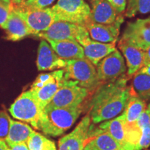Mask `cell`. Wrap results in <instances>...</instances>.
Masks as SVG:
<instances>
[{
  "label": "cell",
  "instance_id": "obj_7",
  "mask_svg": "<svg viewBox=\"0 0 150 150\" xmlns=\"http://www.w3.org/2000/svg\"><path fill=\"white\" fill-rule=\"evenodd\" d=\"M13 9L23 19L33 35L38 34L48 29L54 22V14L51 8L42 9L31 8L20 4L16 6H13Z\"/></svg>",
  "mask_w": 150,
  "mask_h": 150
},
{
  "label": "cell",
  "instance_id": "obj_19",
  "mask_svg": "<svg viewBox=\"0 0 150 150\" xmlns=\"http://www.w3.org/2000/svg\"><path fill=\"white\" fill-rule=\"evenodd\" d=\"M117 13L106 0H100L92 5L88 22L110 24L115 22Z\"/></svg>",
  "mask_w": 150,
  "mask_h": 150
},
{
  "label": "cell",
  "instance_id": "obj_18",
  "mask_svg": "<svg viewBox=\"0 0 150 150\" xmlns=\"http://www.w3.org/2000/svg\"><path fill=\"white\" fill-rule=\"evenodd\" d=\"M118 47L126 59L128 67L127 74L129 76H133L142 66L144 51L122 40L118 42Z\"/></svg>",
  "mask_w": 150,
  "mask_h": 150
},
{
  "label": "cell",
  "instance_id": "obj_20",
  "mask_svg": "<svg viewBox=\"0 0 150 150\" xmlns=\"http://www.w3.org/2000/svg\"><path fill=\"white\" fill-rule=\"evenodd\" d=\"M33 131L34 130L27 124L11 120L10 128L5 141L8 147L22 142L27 143Z\"/></svg>",
  "mask_w": 150,
  "mask_h": 150
},
{
  "label": "cell",
  "instance_id": "obj_3",
  "mask_svg": "<svg viewBox=\"0 0 150 150\" xmlns=\"http://www.w3.org/2000/svg\"><path fill=\"white\" fill-rule=\"evenodd\" d=\"M64 70V78L75 81L81 87L95 91L101 85L96 67L86 58L67 60Z\"/></svg>",
  "mask_w": 150,
  "mask_h": 150
},
{
  "label": "cell",
  "instance_id": "obj_38",
  "mask_svg": "<svg viewBox=\"0 0 150 150\" xmlns=\"http://www.w3.org/2000/svg\"><path fill=\"white\" fill-rule=\"evenodd\" d=\"M100 1V0H91V5H93V4H95V3L97 2V1Z\"/></svg>",
  "mask_w": 150,
  "mask_h": 150
},
{
  "label": "cell",
  "instance_id": "obj_8",
  "mask_svg": "<svg viewBox=\"0 0 150 150\" xmlns=\"http://www.w3.org/2000/svg\"><path fill=\"white\" fill-rule=\"evenodd\" d=\"M45 40H76L89 35L84 26L64 21H56L45 31L36 35Z\"/></svg>",
  "mask_w": 150,
  "mask_h": 150
},
{
  "label": "cell",
  "instance_id": "obj_5",
  "mask_svg": "<svg viewBox=\"0 0 150 150\" xmlns=\"http://www.w3.org/2000/svg\"><path fill=\"white\" fill-rule=\"evenodd\" d=\"M8 110L14 118L29 123L33 128L38 129L42 109L31 89L23 92L11 105Z\"/></svg>",
  "mask_w": 150,
  "mask_h": 150
},
{
  "label": "cell",
  "instance_id": "obj_10",
  "mask_svg": "<svg viewBox=\"0 0 150 150\" xmlns=\"http://www.w3.org/2000/svg\"><path fill=\"white\" fill-rule=\"evenodd\" d=\"M120 40L145 51L150 46V17L129 22Z\"/></svg>",
  "mask_w": 150,
  "mask_h": 150
},
{
  "label": "cell",
  "instance_id": "obj_31",
  "mask_svg": "<svg viewBox=\"0 0 150 150\" xmlns=\"http://www.w3.org/2000/svg\"><path fill=\"white\" fill-rule=\"evenodd\" d=\"M55 0H24L22 5L31 8L42 9L47 8Z\"/></svg>",
  "mask_w": 150,
  "mask_h": 150
},
{
  "label": "cell",
  "instance_id": "obj_15",
  "mask_svg": "<svg viewBox=\"0 0 150 150\" xmlns=\"http://www.w3.org/2000/svg\"><path fill=\"white\" fill-rule=\"evenodd\" d=\"M4 29L6 33V38L11 41H18L28 35H33L32 31L26 22L16 13L13 8Z\"/></svg>",
  "mask_w": 150,
  "mask_h": 150
},
{
  "label": "cell",
  "instance_id": "obj_40",
  "mask_svg": "<svg viewBox=\"0 0 150 150\" xmlns=\"http://www.w3.org/2000/svg\"><path fill=\"white\" fill-rule=\"evenodd\" d=\"M147 109L149 110V113H150V104H148V106H147Z\"/></svg>",
  "mask_w": 150,
  "mask_h": 150
},
{
  "label": "cell",
  "instance_id": "obj_12",
  "mask_svg": "<svg viewBox=\"0 0 150 150\" xmlns=\"http://www.w3.org/2000/svg\"><path fill=\"white\" fill-rule=\"evenodd\" d=\"M124 18L117 16L112 24H104L87 22L84 27L87 29L92 40L104 43H112L117 42L118 35Z\"/></svg>",
  "mask_w": 150,
  "mask_h": 150
},
{
  "label": "cell",
  "instance_id": "obj_34",
  "mask_svg": "<svg viewBox=\"0 0 150 150\" xmlns=\"http://www.w3.org/2000/svg\"><path fill=\"white\" fill-rule=\"evenodd\" d=\"M8 147H9V149H10V150H29L26 142H22V143L16 144V145H11Z\"/></svg>",
  "mask_w": 150,
  "mask_h": 150
},
{
  "label": "cell",
  "instance_id": "obj_6",
  "mask_svg": "<svg viewBox=\"0 0 150 150\" xmlns=\"http://www.w3.org/2000/svg\"><path fill=\"white\" fill-rule=\"evenodd\" d=\"M91 91L81 87L75 81L67 80L56 92L47 106L51 108H72L81 106Z\"/></svg>",
  "mask_w": 150,
  "mask_h": 150
},
{
  "label": "cell",
  "instance_id": "obj_1",
  "mask_svg": "<svg viewBox=\"0 0 150 150\" xmlns=\"http://www.w3.org/2000/svg\"><path fill=\"white\" fill-rule=\"evenodd\" d=\"M125 76L102 83L90 100L88 114L93 124L109 120L118 116L126 107L134 90L127 86Z\"/></svg>",
  "mask_w": 150,
  "mask_h": 150
},
{
  "label": "cell",
  "instance_id": "obj_27",
  "mask_svg": "<svg viewBox=\"0 0 150 150\" xmlns=\"http://www.w3.org/2000/svg\"><path fill=\"white\" fill-rule=\"evenodd\" d=\"M60 77H64V70L63 69H60V70H55L50 73H42V74H39L31 85V90L36 91L55 79Z\"/></svg>",
  "mask_w": 150,
  "mask_h": 150
},
{
  "label": "cell",
  "instance_id": "obj_33",
  "mask_svg": "<svg viewBox=\"0 0 150 150\" xmlns=\"http://www.w3.org/2000/svg\"><path fill=\"white\" fill-rule=\"evenodd\" d=\"M150 63V46L145 51H144L143 61H142V67L145 66Z\"/></svg>",
  "mask_w": 150,
  "mask_h": 150
},
{
  "label": "cell",
  "instance_id": "obj_37",
  "mask_svg": "<svg viewBox=\"0 0 150 150\" xmlns=\"http://www.w3.org/2000/svg\"><path fill=\"white\" fill-rule=\"evenodd\" d=\"M11 1H12V2H13L16 5H20L22 4L24 0H11Z\"/></svg>",
  "mask_w": 150,
  "mask_h": 150
},
{
  "label": "cell",
  "instance_id": "obj_29",
  "mask_svg": "<svg viewBox=\"0 0 150 150\" xmlns=\"http://www.w3.org/2000/svg\"><path fill=\"white\" fill-rule=\"evenodd\" d=\"M141 129V136L134 150H142L150 146V125Z\"/></svg>",
  "mask_w": 150,
  "mask_h": 150
},
{
  "label": "cell",
  "instance_id": "obj_4",
  "mask_svg": "<svg viewBox=\"0 0 150 150\" xmlns=\"http://www.w3.org/2000/svg\"><path fill=\"white\" fill-rule=\"evenodd\" d=\"M54 21L84 26L88 21L91 8L84 0H58L51 8Z\"/></svg>",
  "mask_w": 150,
  "mask_h": 150
},
{
  "label": "cell",
  "instance_id": "obj_17",
  "mask_svg": "<svg viewBox=\"0 0 150 150\" xmlns=\"http://www.w3.org/2000/svg\"><path fill=\"white\" fill-rule=\"evenodd\" d=\"M97 128L112 137L121 145L124 150H131L127 140L125 122L120 115L109 120L103 122Z\"/></svg>",
  "mask_w": 150,
  "mask_h": 150
},
{
  "label": "cell",
  "instance_id": "obj_42",
  "mask_svg": "<svg viewBox=\"0 0 150 150\" xmlns=\"http://www.w3.org/2000/svg\"><path fill=\"white\" fill-rule=\"evenodd\" d=\"M149 150H150V149H149Z\"/></svg>",
  "mask_w": 150,
  "mask_h": 150
},
{
  "label": "cell",
  "instance_id": "obj_30",
  "mask_svg": "<svg viewBox=\"0 0 150 150\" xmlns=\"http://www.w3.org/2000/svg\"><path fill=\"white\" fill-rule=\"evenodd\" d=\"M12 4H8L4 0H0V27L4 29L9 13L12 10Z\"/></svg>",
  "mask_w": 150,
  "mask_h": 150
},
{
  "label": "cell",
  "instance_id": "obj_39",
  "mask_svg": "<svg viewBox=\"0 0 150 150\" xmlns=\"http://www.w3.org/2000/svg\"><path fill=\"white\" fill-rule=\"evenodd\" d=\"M4 1L8 4H12V1H11V0H4Z\"/></svg>",
  "mask_w": 150,
  "mask_h": 150
},
{
  "label": "cell",
  "instance_id": "obj_32",
  "mask_svg": "<svg viewBox=\"0 0 150 150\" xmlns=\"http://www.w3.org/2000/svg\"><path fill=\"white\" fill-rule=\"evenodd\" d=\"M115 9L117 14L125 12L127 7V0H106Z\"/></svg>",
  "mask_w": 150,
  "mask_h": 150
},
{
  "label": "cell",
  "instance_id": "obj_14",
  "mask_svg": "<svg viewBox=\"0 0 150 150\" xmlns=\"http://www.w3.org/2000/svg\"><path fill=\"white\" fill-rule=\"evenodd\" d=\"M36 65L39 71H50L63 69L66 65V61L61 59L47 41L43 39L40 41L38 50Z\"/></svg>",
  "mask_w": 150,
  "mask_h": 150
},
{
  "label": "cell",
  "instance_id": "obj_28",
  "mask_svg": "<svg viewBox=\"0 0 150 150\" xmlns=\"http://www.w3.org/2000/svg\"><path fill=\"white\" fill-rule=\"evenodd\" d=\"M11 117L4 110L0 111V138L4 140L8 136L11 125Z\"/></svg>",
  "mask_w": 150,
  "mask_h": 150
},
{
  "label": "cell",
  "instance_id": "obj_25",
  "mask_svg": "<svg viewBox=\"0 0 150 150\" xmlns=\"http://www.w3.org/2000/svg\"><path fill=\"white\" fill-rule=\"evenodd\" d=\"M29 150H57L55 142L34 131L27 142Z\"/></svg>",
  "mask_w": 150,
  "mask_h": 150
},
{
  "label": "cell",
  "instance_id": "obj_2",
  "mask_svg": "<svg viewBox=\"0 0 150 150\" xmlns=\"http://www.w3.org/2000/svg\"><path fill=\"white\" fill-rule=\"evenodd\" d=\"M81 106L72 108H51L42 110L38 129L47 136L57 137L69 130L82 112Z\"/></svg>",
  "mask_w": 150,
  "mask_h": 150
},
{
  "label": "cell",
  "instance_id": "obj_21",
  "mask_svg": "<svg viewBox=\"0 0 150 150\" xmlns=\"http://www.w3.org/2000/svg\"><path fill=\"white\" fill-rule=\"evenodd\" d=\"M83 150H124V149L109 134L102 131L88 138Z\"/></svg>",
  "mask_w": 150,
  "mask_h": 150
},
{
  "label": "cell",
  "instance_id": "obj_9",
  "mask_svg": "<svg viewBox=\"0 0 150 150\" xmlns=\"http://www.w3.org/2000/svg\"><path fill=\"white\" fill-rule=\"evenodd\" d=\"M96 67L97 76L101 83L113 81L122 77L127 71L125 59L117 50L104 58Z\"/></svg>",
  "mask_w": 150,
  "mask_h": 150
},
{
  "label": "cell",
  "instance_id": "obj_36",
  "mask_svg": "<svg viewBox=\"0 0 150 150\" xmlns=\"http://www.w3.org/2000/svg\"><path fill=\"white\" fill-rule=\"evenodd\" d=\"M0 150H10L4 140L0 138Z\"/></svg>",
  "mask_w": 150,
  "mask_h": 150
},
{
  "label": "cell",
  "instance_id": "obj_13",
  "mask_svg": "<svg viewBox=\"0 0 150 150\" xmlns=\"http://www.w3.org/2000/svg\"><path fill=\"white\" fill-rule=\"evenodd\" d=\"M83 49L85 58L89 60L95 66L104 58L116 50V42L104 43L92 40L88 35L78 42Z\"/></svg>",
  "mask_w": 150,
  "mask_h": 150
},
{
  "label": "cell",
  "instance_id": "obj_16",
  "mask_svg": "<svg viewBox=\"0 0 150 150\" xmlns=\"http://www.w3.org/2000/svg\"><path fill=\"white\" fill-rule=\"evenodd\" d=\"M54 51L63 60L83 59L85 57L83 49L76 40H46Z\"/></svg>",
  "mask_w": 150,
  "mask_h": 150
},
{
  "label": "cell",
  "instance_id": "obj_11",
  "mask_svg": "<svg viewBox=\"0 0 150 150\" xmlns=\"http://www.w3.org/2000/svg\"><path fill=\"white\" fill-rule=\"evenodd\" d=\"M91 122V117L88 113L72 132L60 138L58 150H83L88 138Z\"/></svg>",
  "mask_w": 150,
  "mask_h": 150
},
{
  "label": "cell",
  "instance_id": "obj_22",
  "mask_svg": "<svg viewBox=\"0 0 150 150\" xmlns=\"http://www.w3.org/2000/svg\"><path fill=\"white\" fill-rule=\"evenodd\" d=\"M65 81L66 79L64 77L57 78L36 91L31 90L42 110L50 104L56 92L64 85Z\"/></svg>",
  "mask_w": 150,
  "mask_h": 150
},
{
  "label": "cell",
  "instance_id": "obj_41",
  "mask_svg": "<svg viewBox=\"0 0 150 150\" xmlns=\"http://www.w3.org/2000/svg\"><path fill=\"white\" fill-rule=\"evenodd\" d=\"M89 1H91V0H89Z\"/></svg>",
  "mask_w": 150,
  "mask_h": 150
},
{
  "label": "cell",
  "instance_id": "obj_23",
  "mask_svg": "<svg viewBox=\"0 0 150 150\" xmlns=\"http://www.w3.org/2000/svg\"><path fill=\"white\" fill-rule=\"evenodd\" d=\"M146 108V102L139 98L134 91L120 116L126 124H134Z\"/></svg>",
  "mask_w": 150,
  "mask_h": 150
},
{
  "label": "cell",
  "instance_id": "obj_35",
  "mask_svg": "<svg viewBox=\"0 0 150 150\" xmlns=\"http://www.w3.org/2000/svg\"><path fill=\"white\" fill-rule=\"evenodd\" d=\"M137 73H140V74H145L150 76V63L147 65H145V66L141 67V68L139 70V71H138Z\"/></svg>",
  "mask_w": 150,
  "mask_h": 150
},
{
  "label": "cell",
  "instance_id": "obj_24",
  "mask_svg": "<svg viewBox=\"0 0 150 150\" xmlns=\"http://www.w3.org/2000/svg\"><path fill=\"white\" fill-rule=\"evenodd\" d=\"M133 79V90L137 96L145 102L150 100V76L136 73Z\"/></svg>",
  "mask_w": 150,
  "mask_h": 150
},
{
  "label": "cell",
  "instance_id": "obj_26",
  "mask_svg": "<svg viewBox=\"0 0 150 150\" xmlns=\"http://www.w3.org/2000/svg\"><path fill=\"white\" fill-rule=\"evenodd\" d=\"M150 13V0H127L125 16L133 18L138 14Z\"/></svg>",
  "mask_w": 150,
  "mask_h": 150
}]
</instances>
